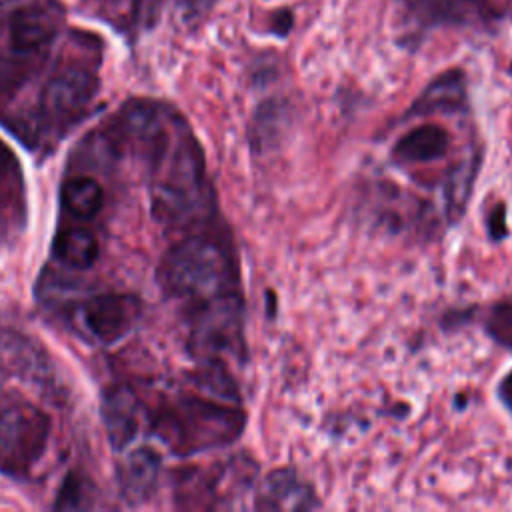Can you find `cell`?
I'll use <instances>...</instances> for the list:
<instances>
[{
  "label": "cell",
  "mask_w": 512,
  "mask_h": 512,
  "mask_svg": "<svg viewBox=\"0 0 512 512\" xmlns=\"http://www.w3.org/2000/svg\"><path fill=\"white\" fill-rule=\"evenodd\" d=\"M156 220L170 228H202L216 218V198L204 152L188 122L176 112L144 158Z\"/></svg>",
  "instance_id": "1"
},
{
  "label": "cell",
  "mask_w": 512,
  "mask_h": 512,
  "mask_svg": "<svg viewBox=\"0 0 512 512\" xmlns=\"http://www.w3.org/2000/svg\"><path fill=\"white\" fill-rule=\"evenodd\" d=\"M158 282L168 298L184 306V312L242 296L240 266L230 234L208 224L172 244L160 260Z\"/></svg>",
  "instance_id": "2"
},
{
  "label": "cell",
  "mask_w": 512,
  "mask_h": 512,
  "mask_svg": "<svg viewBox=\"0 0 512 512\" xmlns=\"http://www.w3.org/2000/svg\"><path fill=\"white\" fill-rule=\"evenodd\" d=\"M246 426L238 402L214 396L176 394L162 402L152 418V434L174 454L192 456L236 442Z\"/></svg>",
  "instance_id": "3"
},
{
  "label": "cell",
  "mask_w": 512,
  "mask_h": 512,
  "mask_svg": "<svg viewBox=\"0 0 512 512\" xmlns=\"http://www.w3.org/2000/svg\"><path fill=\"white\" fill-rule=\"evenodd\" d=\"M50 440V418L32 400L0 394V472L28 478L44 458Z\"/></svg>",
  "instance_id": "4"
},
{
  "label": "cell",
  "mask_w": 512,
  "mask_h": 512,
  "mask_svg": "<svg viewBox=\"0 0 512 512\" xmlns=\"http://www.w3.org/2000/svg\"><path fill=\"white\" fill-rule=\"evenodd\" d=\"M98 92V76L84 64L58 68L40 92L38 120L48 128H68L82 118Z\"/></svg>",
  "instance_id": "5"
},
{
  "label": "cell",
  "mask_w": 512,
  "mask_h": 512,
  "mask_svg": "<svg viewBox=\"0 0 512 512\" xmlns=\"http://www.w3.org/2000/svg\"><path fill=\"white\" fill-rule=\"evenodd\" d=\"M140 316V300L130 294H96L82 300L74 320L82 334L98 344H114L124 338Z\"/></svg>",
  "instance_id": "6"
},
{
  "label": "cell",
  "mask_w": 512,
  "mask_h": 512,
  "mask_svg": "<svg viewBox=\"0 0 512 512\" xmlns=\"http://www.w3.org/2000/svg\"><path fill=\"white\" fill-rule=\"evenodd\" d=\"M8 22L10 46L18 54H30L48 46L62 22V8L54 0H12Z\"/></svg>",
  "instance_id": "7"
},
{
  "label": "cell",
  "mask_w": 512,
  "mask_h": 512,
  "mask_svg": "<svg viewBox=\"0 0 512 512\" xmlns=\"http://www.w3.org/2000/svg\"><path fill=\"white\" fill-rule=\"evenodd\" d=\"M424 24H488L512 14V0H404Z\"/></svg>",
  "instance_id": "8"
},
{
  "label": "cell",
  "mask_w": 512,
  "mask_h": 512,
  "mask_svg": "<svg viewBox=\"0 0 512 512\" xmlns=\"http://www.w3.org/2000/svg\"><path fill=\"white\" fill-rule=\"evenodd\" d=\"M102 422L106 428L108 442L114 450H124L140 432L144 406L132 388L124 384L110 386L100 404Z\"/></svg>",
  "instance_id": "9"
},
{
  "label": "cell",
  "mask_w": 512,
  "mask_h": 512,
  "mask_svg": "<svg viewBox=\"0 0 512 512\" xmlns=\"http://www.w3.org/2000/svg\"><path fill=\"white\" fill-rule=\"evenodd\" d=\"M320 506L314 490L290 468L272 470L258 490L254 508L260 510H308Z\"/></svg>",
  "instance_id": "10"
},
{
  "label": "cell",
  "mask_w": 512,
  "mask_h": 512,
  "mask_svg": "<svg viewBox=\"0 0 512 512\" xmlns=\"http://www.w3.org/2000/svg\"><path fill=\"white\" fill-rule=\"evenodd\" d=\"M450 150V134L438 124H420L404 132L392 146L390 156L400 166H418L444 160Z\"/></svg>",
  "instance_id": "11"
},
{
  "label": "cell",
  "mask_w": 512,
  "mask_h": 512,
  "mask_svg": "<svg viewBox=\"0 0 512 512\" xmlns=\"http://www.w3.org/2000/svg\"><path fill=\"white\" fill-rule=\"evenodd\" d=\"M26 222V190L18 158L0 140V234L14 232Z\"/></svg>",
  "instance_id": "12"
},
{
  "label": "cell",
  "mask_w": 512,
  "mask_h": 512,
  "mask_svg": "<svg viewBox=\"0 0 512 512\" xmlns=\"http://www.w3.org/2000/svg\"><path fill=\"white\" fill-rule=\"evenodd\" d=\"M158 476H160L158 452L146 446L132 450L118 468V484L124 500H128L130 504H138L146 500L154 492L158 484Z\"/></svg>",
  "instance_id": "13"
},
{
  "label": "cell",
  "mask_w": 512,
  "mask_h": 512,
  "mask_svg": "<svg viewBox=\"0 0 512 512\" xmlns=\"http://www.w3.org/2000/svg\"><path fill=\"white\" fill-rule=\"evenodd\" d=\"M466 104V82L460 70H450L436 78L408 110V116L460 110Z\"/></svg>",
  "instance_id": "14"
},
{
  "label": "cell",
  "mask_w": 512,
  "mask_h": 512,
  "mask_svg": "<svg viewBox=\"0 0 512 512\" xmlns=\"http://www.w3.org/2000/svg\"><path fill=\"white\" fill-rule=\"evenodd\" d=\"M52 254L72 270H86L98 260L100 246L92 230L84 226H66L54 236Z\"/></svg>",
  "instance_id": "15"
},
{
  "label": "cell",
  "mask_w": 512,
  "mask_h": 512,
  "mask_svg": "<svg viewBox=\"0 0 512 512\" xmlns=\"http://www.w3.org/2000/svg\"><path fill=\"white\" fill-rule=\"evenodd\" d=\"M62 204L72 216L88 220L100 212L104 190L94 178L76 176L62 186Z\"/></svg>",
  "instance_id": "16"
},
{
  "label": "cell",
  "mask_w": 512,
  "mask_h": 512,
  "mask_svg": "<svg viewBox=\"0 0 512 512\" xmlns=\"http://www.w3.org/2000/svg\"><path fill=\"white\" fill-rule=\"evenodd\" d=\"M488 336L504 348L512 350V302H496L484 318Z\"/></svg>",
  "instance_id": "17"
},
{
  "label": "cell",
  "mask_w": 512,
  "mask_h": 512,
  "mask_svg": "<svg viewBox=\"0 0 512 512\" xmlns=\"http://www.w3.org/2000/svg\"><path fill=\"white\" fill-rule=\"evenodd\" d=\"M84 498H86V496H84V482H82L78 476L70 474V476L64 480V484H62V488H60V492H58V498H56V502H54V508H58V510H78V508H86L88 502H86Z\"/></svg>",
  "instance_id": "18"
},
{
  "label": "cell",
  "mask_w": 512,
  "mask_h": 512,
  "mask_svg": "<svg viewBox=\"0 0 512 512\" xmlns=\"http://www.w3.org/2000/svg\"><path fill=\"white\" fill-rule=\"evenodd\" d=\"M212 4L214 0H178V6L188 20H196L204 16L212 8Z\"/></svg>",
  "instance_id": "19"
},
{
  "label": "cell",
  "mask_w": 512,
  "mask_h": 512,
  "mask_svg": "<svg viewBox=\"0 0 512 512\" xmlns=\"http://www.w3.org/2000/svg\"><path fill=\"white\" fill-rule=\"evenodd\" d=\"M488 230L492 238H502L506 236V210L502 206H496V210L488 218Z\"/></svg>",
  "instance_id": "20"
},
{
  "label": "cell",
  "mask_w": 512,
  "mask_h": 512,
  "mask_svg": "<svg viewBox=\"0 0 512 512\" xmlns=\"http://www.w3.org/2000/svg\"><path fill=\"white\" fill-rule=\"evenodd\" d=\"M498 396H500L504 408L512 414V370L500 380V384H498Z\"/></svg>",
  "instance_id": "21"
},
{
  "label": "cell",
  "mask_w": 512,
  "mask_h": 512,
  "mask_svg": "<svg viewBox=\"0 0 512 512\" xmlns=\"http://www.w3.org/2000/svg\"><path fill=\"white\" fill-rule=\"evenodd\" d=\"M274 32L276 34H286L288 32V28H290V24H292V16H290V12H282V14H278L276 16V20H274Z\"/></svg>",
  "instance_id": "22"
}]
</instances>
